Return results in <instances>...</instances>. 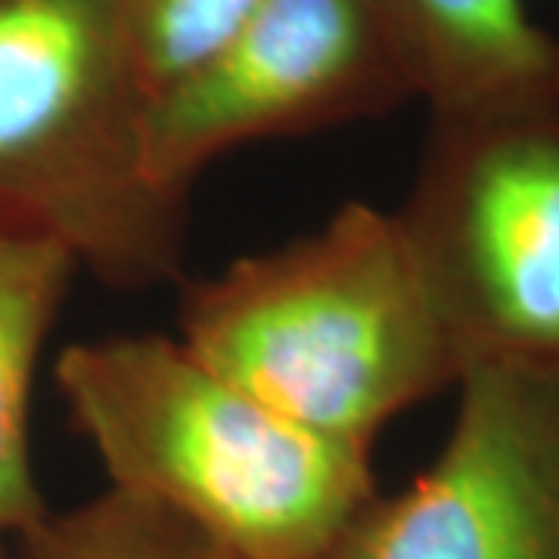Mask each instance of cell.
Here are the masks:
<instances>
[{
  "label": "cell",
  "mask_w": 559,
  "mask_h": 559,
  "mask_svg": "<svg viewBox=\"0 0 559 559\" xmlns=\"http://www.w3.org/2000/svg\"><path fill=\"white\" fill-rule=\"evenodd\" d=\"M178 340L286 419L364 454L401 411L463 377L395 212L367 202L187 283Z\"/></svg>",
  "instance_id": "6da1fadb"
},
{
  "label": "cell",
  "mask_w": 559,
  "mask_h": 559,
  "mask_svg": "<svg viewBox=\"0 0 559 559\" xmlns=\"http://www.w3.org/2000/svg\"><path fill=\"white\" fill-rule=\"evenodd\" d=\"M57 385L106 485L224 559H323L377 495L370 454L286 419L171 336L75 342Z\"/></svg>",
  "instance_id": "7a4b0ae2"
},
{
  "label": "cell",
  "mask_w": 559,
  "mask_h": 559,
  "mask_svg": "<svg viewBox=\"0 0 559 559\" xmlns=\"http://www.w3.org/2000/svg\"><path fill=\"white\" fill-rule=\"evenodd\" d=\"M146 112L121 0H0V230L112 289L178 283L190 193L146 175Z\"/></svg>",
  "instance_id": "3957f363"
},
{
  "label": "cell",
  "mask_w": 559,
  "mask_h": 559,
  "mask_svg": "<svg viewBox=\"0 0 559 559\" xmlns=\"http://www.w3.org/2000/svg\"><path fill=\"white\" fill-rule=\"evenodd\" d=\"M395 218L463 373H559V87L429 112Z\"/></svg>",
  "instance_id": "277c9868"
},
{
  "label": "cell",
  "mask_w": 559,
  "mask_h": 559,
  "mask_svg": "<svg viewBox=\"0 0 559 559\" xmlns=\"http://www.w3.org/2000/svg\"><path fill=\"white\" fill-rule=\"evenodd\" d=\"M419 100L392 0H261L215 53L153 97L146 175L190 193L230 150L389 116Z\"/></svg>",
  "instance_id": "5b68a950"
},
{
  "label": "cell",
  "mask_w": 559,
  "mask_h": 559,
  "mask_svg": "<svg viewBox=\"0 0 559 559\" xmlns=\"http://www.w3.org/2000/svg\"><path fill=\"white\" fill-rule=\"evenodd\" d=\"M454 389L439 457L323 559H559V373L488 364Z\"/></svg>",
  "instance_id": "8992f818"
},
{
  "label": "cell",
  "mask_w": 559,
  "mask_h": 559,
  "mask_svg": "<svg viewBox=\"0 0 559 559\" xmlns=\"http://www.w3.org/2000/svg\"><path fill=\"white\" fill-rule=\"evenodd\" d=\"M429 112L559 87V38L528 0H392Z\"/></svg>",
  "instance_id": "52a82bcc"
},
{
  "label": "cell",
  "mask_w": 559,
  "mask_h": 559,
  "mask_svg": "<svg viewBox=\"0 0 559 559\" xmlns=\"http://www.w3.org/2000/svg\"><path fill=\"white\" fill-rule=\"evenodd\" d=\"M75 259L60 242L0 230V538L35 528L50 510L32 460V389Z\"/></svg>",
  "instance_id": "ba28073f"
},
{
  "label": "cell",
  "mask_w": 559,
  "mask_h": 559,
  "mask_svg": "<svg viewBox=\"0 0 559 559\" xmlns=\"http://www.w3.org/2000/svg\"><path fill=\"white\" fill-rule=\"evenodd\" d=\"M7 559H224L159 503L103 488L10 540Z\"/></svg>",
  "instance_id": "9c48e42d"
},
{
  "label": "cell",
  "mask_w": 559,
  "mask_h": 559,
  "mask_svg": "<svg viewBox=\"0 0 559 559\" xmlns=\"http://www.w3.org/2000/svg\"><path fill=\"white\" fill-rule=\"evenodd\" d=\"M150 103L215 53L261 0H121Z\"/></svg>",
  "instance_id": "30bf717a"
},
{
  "label": "cell",
  "mask_w": 559,
  "mask_h": 559,
  "mask_svg": "<svg viewBox=\"0 0 559 559\" xmlns=\"http://www.w3.org/2000/svg\"><path fill=\"white\" fill-rule=\"evenodd\" d=\"M7 557H10V540L0 538V559H7Z\"/></svg>",
  "instance_id": "8fae6325"
}]
</instances>
